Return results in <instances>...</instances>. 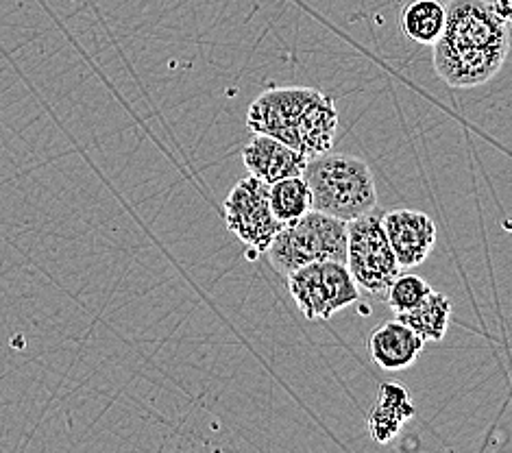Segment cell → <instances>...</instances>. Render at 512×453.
<instances>
[{
    "instance_id": "obj_3",
    "label": "cell",
    "mask_w": 512,
    "mask_h": 453,
    "mask_svg": "<svg viewBox=\"0 0 512 453\" xmlns=\"http://www.w3.org/2000/svg\"><path fill=\"white\" fill-rule=\"evenodd\" d=\"M268 262L275 271L288 277L310 262L347 260V223L316 210L277 231L268 244Z\"/></svg>"
},
{
    "instance_id": "obj_12",
    "label": "cell",
    "mask_w": 512,
    "mask_h": 453,
    "mask_svg": "<svg viewBox=\"0 0 512 453\" xmlns=\"http://www.w3.org/2000/svg\"><path fill=\"white\" fill-rule=\"evenodd\" d=\"M399 27L408 40L432 46L441 38L445 27V3L443 0H408L401 7Z\"/></svg>"
},
{
    "instance_id": "obj_6",
    "label": "cell",
    "mask_w": 512,
    "mask_h": 453,
    "mask_svg": "<svg viewBox=\"0 0 512 453\" xmlns=\"http://www.w3.org/2000/svg\"><path fill=\"white\" fill-rule=\"evenodd\" d=\"M227 229L255 253H266L282 225L268 203V183L245 177L238 181L223 203Z\"/></svg>"
},
{
    "instance_id": "obj_7",
    "label": "cell",
    "mask_w": 512,
    "mask_h": 453,
    "mask_svg": "<svg viewBox=\"0 0 512 453\" xmlns=\"http://www.w3.org/2000/svg\"><path fill=\"white\" fill-rule=\"evenodd\" d=\"M316 94L319 90L299 88V85L266 90L249 105L247 127L253 133H264L295 149L297 125Z\"/></svg>"
},
{
    "instance_id": "obj_11",
    "label": "cell",
    "mask_w": 512,
    "mask_h": 453,
    "mask_svg": "<svg viewBox=\"0 0 512 453\" xmlns=\"http://www.w3.org/2000/svg\"><path fill=\"white\" fill-rule=\"evenodd\" d=\"M338 129V109L332 96L319 90L299 120L295 133V151L303 157H316L332 151Z\"/></svg>"
},
{
    "instance_id": "obj_5",
    "label": "cell",
    "mask_w": 512,
    "mask_h": 453,
    "mask_svg": "<svg viewBox=\"0 0 512 453\" xmlns=\"http://www.w3.org/2000/svg\"><path fill=\"white\" fill-rule=\"evenodd\" d=\"M284 279L292 301L308 321H327L360 299V288L345 262H310Z\"/></svg>"
},
{
    "instance_id": "obj_15",
    "label": "cell",
    "mask_w": 512,
    "mask_h": 453,
    "mask_svg": "<svg viewBox=\"0 0 512 453\" xmlns=\"http://www.w3.org/2000/svg\"><path fill=\"white\" fill-rule=\"evenodd\" d=\"M434 288L419 275H397L393 284L388 286L384 301L390 305V310L395 314L408 312L414 305H419L425 297L430 295Z\"/></svg>"
},
{
    "instance_id": "obj_2",
    "label": "cell",
    "mask_w": 512,
    "mask_h": 453,
    "mask_svg": "<svg viewBox=\"0 0 512 453\" xmlns=\"http://www.w3.org/2000/svg\"><path fill=\"white\" fill-rule=\"evenodd\" d=\"M312 194V210L332 218L356 220L377 210L375 179L367 162L347 153H321L303 168Z\"/></svg>"
},
{
    "instance_id": "obj_17",
    "label": "cell",
    "mask_w": 512,
    "mask_h": 453,
    "mask_svg": "<svg viewBox=\"0 0 512 453\" xmlns=\"http://www.w3.org/2000/svg\"><path fill=\"white\" fill-rule=\"evenodd\" d=\"M367 423H369L371 438L380 445H388L390 440H395L397 434L401 432V427H404V423H401L393 412L380 408L377 403L371 408Z\"/></svg>"
},
{
    "instance_id": "obj_13",
    "label": "cell",
    "mask_w": 512,
    "mask_h": 453,
    "mask_svg": "<svg viewBox=\"0 0 512 453\" xmlns=\"http://www.w3.org/2000/svg\"><path fill=\"white\" fill-rule=\"evenodd\" d=\"M401 323H406L412 332H417L423 342H441L447 336L451 321V303L443 292L432 290L412 310L397 314Z\"/></svg>"
},
{
    "instance_id": "obj_1",
    "label": "cell",
    "mask_w": 512,
    "mask_h": 453,
    "mask_svg": "<svg viewBox=\"0 0 512 453\" xmlns=\"http://www.w3.org/2000/svg\"><path fill=\"white\" fill-rule=\"evenodd\" d=\"M434 70L451 88H478L499 75L508 57V22L486 0H451L434 44Z\"/></svg>"
},
{
    "instance_id": "obj_4",
    "label": "cell",
    "mask_w": 512,
    "mask_h": 453,
    "mask_svg": "<svg viewBox=\"0 0 512 453\" xmlns=\"http://www.w3.org/2000/svg\"><path fill=\"white\" fill-rule=\"evenodd\" d=\"M345 264L360 290L384 301L388 286L401 273V266L390 249L382 227V214L377 210L347 223Z\"/></svg>"
},
{
    "instance_id": "obj_8",
    "label": "cell",
    "mask_w": 512,
    "mask_h": 453,
    "mask_svg": "<svg viewBox=\"0 0 512 453\" xmlns=\"http://www.w3.org/2000/svg\"><path fill=\"white\" fill-rule=\"evenodd\" d=\"M382 227L401 268L428 260L436 244V223L417 210H393L382 214Z\"/></svg>"
},
{
    "instance_id": "obj_9",
    "label": "cell",
    "mask_w": 512,
    "mask_h": 453,
    "mask_svg": "<svg viewBox=\"0 0 512 453\" xmlns=\"http://www.w3.org/2000/svg\"><path fill=\"white\" fill-rule=\"evenodd\" d=\"M242 162H245L247 173L264 183L279 181L286 177L303 175V168L308 164V157H303L299 151L290 149L277 138L255 133V138L249 140L242 149Z\"/></svg>"
},
{
    "instance_id": "obj_16",
    "label": "cell",
    "mask_w": 512,
    "mask_h": 453,
    "mask_svg": "<svg viewBox=\"0 0 512 453\" xmlns=\"http://www.w3.org/2000/svg\"><path fill=\"white\" fill-rule=\"evenodd\" d=\"M377 406L393 412L401 423H408L414 419L417 414V408H414L410 390L406 386H401L399 382H386L380 386V393H377Z\"/></svg>"
},
{
    "instance_id": "obj_10",
    "label": "cell",
    "mask_w": 512,
    "mask_h": 453,
    "mask_svg": "<svg viewBox=\"0 0 512 453\" xmlns=\"http://www.w3.org/2000/svg\"><path fill=\"white\" fill-rule=\"evenodd\" d=\"M425 347L423 338L412 329L395 321H386L369 336V355L382 371H406L419 360Z\"/></svg>"
},
{
    "instance_id": "obj_14",
    "label": "cell",
    "mask_w": 512,
    "mask_h": 453,
    "mask_svg": "<svg viewBox=\"0 0 512 453\" xmlns=\"http://www.w3.org/2000/svg\"><path fill=\"white\" fill-rule=\"evenodd\" d=\"M268 203L279 225H290L312 210V194L303 175L279 179L268 186Z\"/></svg>"
},
{
    "instance_id": "obj_18",
    "label": "cell",
    "mask_w": 512,
    "mask_h": 453,
    "mask_svg": "<svg viewBox=\"0 0 512 453\" xmlns=\"http://www.w3.org/2000/svg\"><path fill=\"white\" fill-rule=\"evenodd\" d=\"M491 7H493V11H495L499 18L508 22V18H510V0H495Z\"/></svg>"
}]
</instances>
